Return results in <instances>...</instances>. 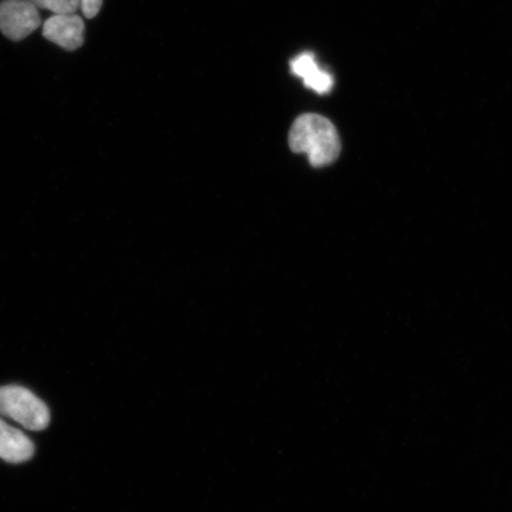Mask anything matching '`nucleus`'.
I'll list each match as a JSON object with an SVG mask.
<instances>
[{"label": "nucleus", "mask_w": 512, "mask_h": 512, "mask_svg": "<svg viewBox=\"0 0 512 512\" xmlns=\"http://www.w3.org/2000/svg\"><path fill=\"white\" fill-rule=\"evenodd\" d=\"M292 73L302 79L307 88L319 94L329 93L334 87V78L324 69H320L315 55L303 53L291 61Z\"/></svg>", "instance_id": "6"}, {"label": "nucleus", "mask_w": 512, "mask_h": 512, "mask_svg": "<svg viewBox=\"0 0 512 512\" xmlns=\"http://www.w3.org/2000/svg\"><path fill=\"white\" fill-rule=\"evenodd\" d=\"M38 10H48L54 15L76 14L80 9V0H30Z\"/></svg>", "instance_id": "7"}, {"label": "nucleus", "mask_w": 512, "mask_h": 512, "mask_svg": "<svg viewBox=\"0 0 512 512\" xmlns=\"http://www.w3.org/2000/svg\"><path fill=\"white\" fill-rule=\"evenodd\" d=\"M0 414L30 431H42L50 421L46 403L29 389L19 386L0 387Z\"/></svg>", "instance_id": "2"}, {"label": "nucleus", "mask_w": 512, "mask_h": 512, "mask_svg": "<svg viewBox=\"0 0 512 512\" xmlns=\"http://www.w3.org/2000/svg\"><path fill=\"white\" fill-rule=\"evenodd\" d=\"M32 441L17 428L0 419V458L5 462L19 464L34 456Z\"/></svg>", "instance_id": "5"}, {"label": "nucleus", "mask_w": 512, "mask_h": 512, "mask_svg": "<svg viewBox=\"0 0 512 512\" xmlns=\"http://www.w3.org/2000/svg\"><path fill=\"white\" fill-rule=\"evenodd\" d=\"M43 36L64 50L74 51L85 42V23L76 15H54L43 24Z\"/></svg>", "instance_id": "4"}, {"label": "nucleus", "mask_w": 512, "mask_h": 512, "mask_svg": "<svg viewBox=\"0 0 512 512\" xmlns=\"http://www.w3.org/2000/svg\"><path fill=\"white\" fill-rule=\"evenodd\" d=\"M40 10L30 0L0 2V31L11 41L19 42L41 27Z\"/></svg>", "instance_id": "3"}, {"label": "nucleus", "mask_w": 512, "mask_h": 512, "mask_svg": "<svg viewBox=\"0 0 512 512\" xmlns=\"http://www.w3.org/2000/svg\"><path fill=\"white\" fill-rule=\"evenodd\" d=\"M288 144L296 153H304L315 168L335 162L341 153V140L334 124L319 114H304L294 121Z\"/></svg>", "instance_id": "1"}, {"label": "nucleus", "mask_w": 512, "mask_h": 512, "mask_svg": "<svg viewBox=\"0 0 512 512\" xmlns=\"http://www.w3.org/2000/svg\"><path fill=\"white\" fill-rule=\"evenodd\" d=\"M102 3H104V0H80V9L83 16L88 19L98 16Z\"/></svg>", "instance_id": "8"}]
</instances>
